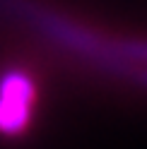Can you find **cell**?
<instances>
[{
	"mask_svg": "<svg viewBox=\"0 0 147 149\" xmlns=\"http://www.w3.org/2000/svg\"><path fill=\"white\" fill-rule=\"evenodd\" d=\"M36 108V84L22 70L0 74V132L20 135L32 123Z\"/></svg>",
	"mask_w": 147,
	"mask_h": 149,
	"instance_id": "6da1fadb",
	"label": "cell"
},
{
	"mask_svg": "<svg viewBox=\"0 0 147 149\" xmlns=\"http://www.w3.org/2000/svg\"><path fill=\"white\" fill-rule=\"evenodd\" d=\"M111 48L123 72H137L147 65V39H111Z\"/></svg>",
	"mask_w": 147,
	"mask_h": 149,
	"instance_id": "7a4b0ae2",
	"label": "cell"
},
{
	"mask_svg": "<svg viewBox=\"0 0 147 149\" xmlns=\"http://www.w3.org/2000/svg\"><path fill=\"white\" fill-rule=\"evenodd\" d=\"M135 77H137V82H140V84H145V87H147V65L135 72Z\"/></svg>",
	"mask_w": 147,
	"mask_h": 149,
	"instance_id": "3957f363",
	"label": "cell"
}]
</instances>
